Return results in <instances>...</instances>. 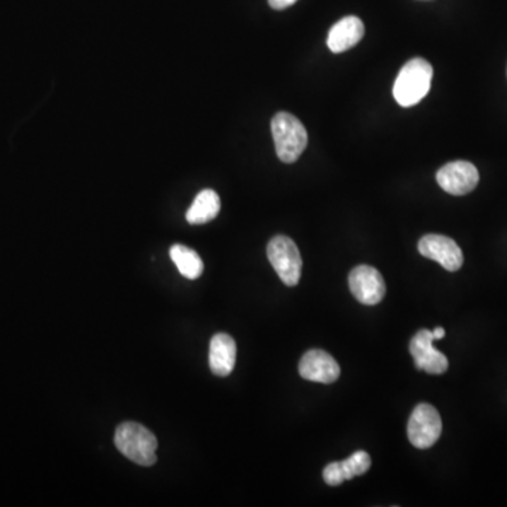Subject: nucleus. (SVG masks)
<instances>
[{"label": "nucleus", "mask_w": 507, "mask_h": 507, "mask_svg": "<svg viewBox=\"0 0 507 507\" xmlns=\"http://www.w3.org/2000/svg\"><path fill=\"white\" fill-rule=\"evenodd\" d=\"M237 345L233 337L219 333L210 342L209 366L214 375L229 376L236 366Z\"/></svg>", "instance_id": "obj_13"}, {"label": "nucleus", "mask_w": 507, "mask_h": 507, "mask_svg": "<svg viewBox=\"0 0 507 507\" xmlns=\"http://www.w3.org/2000/svg\"><path fill=\"white\" fill-rule=\"evenodd\" d=\"M434 340H441L446 337V330L443 327H437L433 332Z\"/></svg>", "instance_id": "obj_17"}, {"label": "nucleus", "mask_w": 507, "mask_h": 507, "mask_svg": "<svg viewBox=\"0 0 507 507\" xmlns=\"http://www.w3.org/2000/svg\"><path fill=\"white\" fill-rule=\"evenodd\" d=\"M437 182L447 193L463 197L477 188L479 173L477 166L468 161H454L439 169Z\"/></svg>", "instance_id": "obj_6"}, {"label": "nucleus", "mask_w": 507, "mask_h": 507, "mask_svg": "<svg viewBox=\"0 0 507 507\" xmlns=\"http://www.w3.org/2000/svg\"><path fill=\"white\" fill-rule=\"evenodd\" d=\"M115 444L123 455L142 467H151L157 463V437L140 422H122L116 429Z\"/></svg>", "instance_id": "obj_2"}, {"label": "nucleus", "mask_w": 507, "mask_h": 507, "mask_svg": "<svg viewBox=\"0 0 507 507\" xmlns=\"http://www.w3.org/2000/svg\"><path fill=\"white\" fill-rule=\"evenodd\" d=\"M419 251L422 257L436 261L450 272H455L463 267V250L450 237L427 234L419 241Z\"/></svg>", "instance_id": "obj_8"}, {"label": "nucleus", "mask_w": 507, "mask_h": 507, "mask_svg": "<svg viewBox=\"0 0 507 507\" xmlns=\"http://www.w3.org/2000/svg\"><path fill=\"white\" fill-rule=\"evenodd\" d=\"M366 28L361 19L355 16H347L333 26L328 33L327 45L332 52L340 54L350 48L355 47L364 37Z\"/></svg>", "instance_id": "obj_12"}, {"label": "nucleus", "mask_w": 507, "mask_h": 507, "mask_svg": "<svg viewBox=\"0 0 507 507\" xmlns=\"http://www.w3.org/2000/svg\"><path fill=\"white\" fill-rule=\"evenodd\" d=\"M350 291L359 303L374 306L382 301L386 294L383 277L378 270L369 265H359L349 277Z\"/></svg>", "instance_id": "obj_7"}, {"label": "nucleus", "mask_w": 507, "mask_h": 507, "mask_svg": "<svg viewBox=\"0 0 507 507\" xmlns=\"http://www.w3.org/2000/svg\"><path fill=\"white\" fill-rule=\"evenodd\" d=\"M434 342L433 332L420 330L410 342V354L417 369L430 375H441L448 369V359L443 352L434 349Z\"/></svg>", "instance_id": "obj_9"}, {"label": "nucleus", "mask_w": 507, "mask_h": 507, "mask_svg": "<svg viewBox=\"0 0 507 507\" xmlns=\"http://www.w3.org/2000/svg\"><path fill=\"white\" fill-rule=\"evenodd\" d=\"M275 149L282 163L294 164L308 146V132L296 116L279 112L270 122Z\"/></svg>", "instance_id": "obj_3"}, {"label": "nucleus", "mask_w": 507, "mask_h": 507, "mask_svg": "<svg viewBox=\"0 0 507 507\" xmlns=\"http://www.w3.org/2000/svg\"><path fill=\"white\" fill-rule=\"evenodd\" d=\"M340 366L332 355L323 350H310L299 362L302 378L311 382L333 383L340 376Z\"/></svg>", "instance_id": "obj_10"}, {"label": "nucleus", "mask_w": 507, "mask_h": 507, "mask_svg": "<svg viewBox=\"0 0 507 507\" xmlns=\"http://www.w3.org/2000/svg\"><path fill=\"white\" fill-rule=\"evenodd\" d=\"M298 0H268V4L275 11H284L286 7L292 6V4H296Z\"/></svg>", "instance_id": "obj_16"}, {"label": "nucleus", "mask_w": 507, "mask_h": 507, "mask_svg": "<svg viewBox=\"0 0 507 507\" xmlns=\"http://www.w3.org/2000/svg\"><path fill=\"white\" fill-rule=\"evenodd\" d=\"M433 79V67L422 58H413L400 69L395 84L393 98L402 108L417 105L429 93Z\"/></svg>", "instance_id": "obj_1"}, {"label": "nucleus", "mask_w": 507, "mask_h": 507, "mask_svg": "<svg viewBox=\"0 0 507 507\" xmlns=\"http://www.w3.org/2000/svg\"><path fill=\"white\" fill-rule=\"evenodd\" d=\"M220 206L221 203H220L219 195L214 190H202L197 199L193 200L192 206L186 212V220L190 224L209 223L216 219Z\"/></svg>", "instance_id": "obj_14"}, {"label": "nucleus", "mask_w": 507, "mask_h": 507, "mask_svg": "<svg viewBox=\"0 0 507 507\" xmlns=\"http://www.w3.org/2000/svg\"><path fill=\"white\" fill-rule=\"evenodd\" d=\"M169 255L182 277L188 279H197L203 274L205 267H203L202 258L192 248L186 247L182 244H175L169 250Z\"/></svg>", "instance_id": "obj_15"}, {"label": "nucleus", "mask_w": 507, "mask_h": 507, "mask_svg": "<svg viewBox=\"0 0 507 507\" xmlns=\"http://www.w3.org/2000/svg\"><path fill=\"white\" fill-rule=\"evenodd\" d=\"M267 255L278 277L281 278L286 286H296L299 284L303 261L294 240L286 236L274 237L268 244Z\"/></svg>", "instance_id": "obj_4"}, {"label": "nucleus", "mask_w": 507, "mask_h": 507, "mask_svg": "<svg viewBox=\"0 0 507 507\" xmlns=\"http://www.w3.org/2000/svg\"><path fill=\"white\" fill-rule=\"evenodd\" d=\"M371 468V456L366 451H357L342 463H328L323 471L325 482L330 487H338L344 480L364 475Z\"/></svg>", "instance_id": "obj_11"}, {"label": "nucleus", "mask_w": 507, "mask_h": 507, "mask_svg": "<svg viewBox=\"0 0 507 507\" xmlns=\"http://www.w3.org/2000/svg\"><path fill=\"white\" fill-rule=\"evenodd\" d=\"M443 431V422L434 406L429 403H420L413 410L407 424V437L413 447L419 450H426L439 441Z\"/></svg>", "instance_id": "obj_5"}]
</instances>
